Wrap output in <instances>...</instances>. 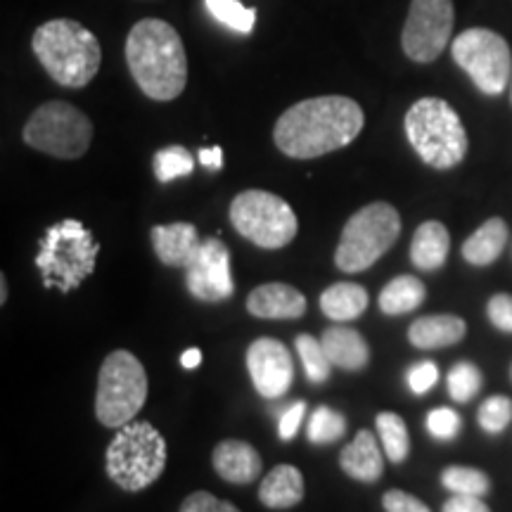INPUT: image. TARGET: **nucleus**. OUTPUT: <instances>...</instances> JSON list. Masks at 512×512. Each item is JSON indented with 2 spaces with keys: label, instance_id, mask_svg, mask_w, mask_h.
Masks as SVG:
<instances>
[{
  "label": "nucleus",
  "instance_id": "aec40b11",
  "mask_svg": "<svg viewBox=\"0 0 512 512\" xmlns=\"http://www.w3.org/2000/svg\"><path fill=\"white\" fill-rule=\"evenodd\" d=\"M325 354L332 361V366L342 370H363L370 361V349L366 337L354 328H328L320 337Z\"/></svg>",
  "mask_w": 512,
  "mask_h": 512
},
{
  "label": "nucleus",
  "instance_id": "cd10ccee",
  "mask_svg": "<svg viewBox=\"0 0 512 512\" xmlns=\"http://www.w3.org/2000/svg\"><path fill=\"white\" fill-rule=\"evenodd\" d=\"M294 347H297V354L302 358L306 377H309L313 384H323L330 380L332 361L328 354H325L323 342H318V339H313L311 335H299Z\"/></svg>",
  "mask_w": 512,
  "mask_h": 512
},
{
  "label": "nucleus",
  "instance_id": "ddd939ff",
  "mask_svg": "<svg viewBox=\"0 0 512 512\" xmlns=\"http://www.w3.org/2000/svg\"><path fill=\"white\" fill-rule=\"evenodd\" d=\"M185 287L195 299L207 304L226 302L233 297L235 283L230 271V252L219 238L202 240L200 252L185 268Z\"/></svg>",
  "mask_w": 512,
  "mask_h": 512
},
{
  "label": "nucleus",
  "instance_id": "f03ea898",
  "mask_svg": "<svg viewBox=\"0 0 512 512\" xmlns=\"http://www.w3.org/2000/svg\"><path fill=\"white\" fill-rule=\"evenodd\" d=\"M126 64L150 100L171 102L185 91L188 57L183 38L164 19L147 17L133 24L126 38Z\"/></svg>",
  "mask_w": 512,
  "mask_h": 512
},
{
  "label": "nucleus",
  "instance_id": "72a5a7b5",
  "mask_svg": "<svg viewBox=\"0 0 512 512\" xmlns=\"http://www.w3.org/2000/svg\"><path fill=\"white\" fill-rule=\"evenodd\" d=\"M427 432L439 441H451L460 432V415L453 408H434L427 415Z\"/></svg>",
  "mask_w": 512,
  "mask_h": 512
},
{
  "label": "nucleus",
  "instance_id": "20e7f679",
  "mask_svg": "<svg viewBox=\"0 0 512 512\" xmlns=\"http://www.w3.org/2000/svg\"><path fill=\"white\" fill-rule=\"evenodd\" d=\"M408 143L432 169L446 171L463 162L467 155V131L458 112L441 98H420L403 119Z\"/></svg>",
  "mask_w": 512,
  "mask_h": 512
},
{
  "label": "nucleus",
  "instance_id": "5701e85b",
  "mask_svg": "<svg viewBox=\"0 0 512 512\" xmlns=\"http://www.w3.org/2000/svg\"><path fill=\"white\" fill-rule=\"evenodd\" d=\"M508 245V223L503 219H489L463 242V259L472 266H491Z\"/></svg>",
  "mask_w": 512,
  "mask_h": 512
},
{
  "label": "nucleus",
  "instance_id": "39448f33",
  "mask_svg": "<svg viewBox=\"0 0 512 512\" xmlns=\"http://www.w3.org/2000/svg\"><path fill=\"white\" fill-rule=\"evenodd\" d=\"M98 252L100 245L81 221L55 223L43 233L36 254L43 285L64 294L76 290L93 273Z\"/></svg>",
  "mask_w": 512,
  "mask_h": 512
},
{
  "label": "nucleus",
  "instance_id": "6e6552de",
  "mask_svg": "<svg viewBox=\"0 0 512 512\" xmlns=\"http://www.w3.org/2000/svg\"><path fill=\"white\" fill-rule=\"evenodd\" d=\"M147 401V373L143 363L131 351H112L102 361L98 375L95 415L105 427H119L133 422Z\"/></svg>",
  "mask_w": 512,
  "mask_h": 512
},
{
  "label": "nucleus",
  "instance_id": "4468645a",
  "mask_svg": "<svg viewBox=\"0 0 512 512\" xmlns=\"http://www.w3.org/2000/svg\"><path fill=\"white\" fill-rule=\"evenodd\" d=\"M247 370L256 392L264 399H283L294 380V363L290 349L273 337H261L249 344Z\"/></svg>",
  "mask_w": 512,
  "mask_h": 512
},
{
  "label": "nucleus",
  "instance_id": "7c9ffc66",
  "mask_svg": "<svg viewBox=\"0 0 512 512\" xmlns=\"http://www.w3.org/2000/svg\"><path fill=\"white\" fill-rule=\"evenodd\" d=\"M446 384H448V394L456 403H467L472 401L479 394L484 384V375L475 363L470 361H460L448 370L446 375Z\"/></svg>",
  "mask_w": 512,
  "mask_h": 512
},
{
  "label": "nucleus",
  "instance_id": "58836bf2",
  "mask_svg": "<svg viewBox=\"0 0 512 512\" xmlns=\"http://www.w3.org/2000/svg\"><path fill=\"white\" fill-rule=\"evenodd\" d=\"M382 508L384 512H432L425 503L420 501V498H415L399 489L387 491V494L382 496Z\"/></svg>",
  "mask_w": 512,
  "mask_h": 512
},
{
  "label": "nucleus",
  "instance_id": "2f4dec72",
  "mask_svg": "<svg viewBox=\"0 0 512 512\" xmlns=\"http://www.w3.org/2000/svg\"><path fill=\"white\" fill-rule=\"evenodd\" d=\"M155 176L159 183H171L176 178L190 176L195 169V157L183 145H169L155 155Z\"/></svg>",
  "mask_w": 512,
  "mask_h": 512
},
{
  "label": "nucleus",
  "instance_id": "1a4fd4ad",
  "mask_svg": "<svg viewBox=\"0 0 512 512\" xmlns=\"http://www.w3.org/2000/svg\"><path fill=\"white\" fill-rule=\"evenodd\" d=\"M24 143L57 159H79L93 143V124L79 107L50 100L31 114L22 133Z\"/></svg>",
  "mask_w": 512,
  "mask_h": 512
},
{
  "label": "nucleus",
  "instance_id": "e433bc0d",
  "mask_svg": "<svg viewBox=\"0 0 512 512\" xmlns=\"http://www.w3.org/2000/svg\"><path fill=\"white\" fill-rule=\"evenodd\" d=\"M486 316L501 332H512V294H494L486 304Z\"/></svg>",
  "mask_w": 512,
  "mask_h": 512
},
{
  "label": "nucleus",
  "instance_id": "f704fd0d",
  "mask_svg": "<svg viewBox=\"0 0 512 512\" xmlns=\"http://www.w3.org/2000/svg\"><path fill=\"white\" fill-rule=\"evenodd\" d=\"M406 380H408V387H411L413 394L422 396V394L432 392L434 384H437V380H439V368H437V363H432V361H420V363H415V366H413L411 370H408Z\"/></svg>",
  "mask_w": 512,
  "mask_h": 512
},
{
  "label": "nucleus",
  "instance_id": "6ab92c4d",
  "mask_svg": "<svg viewBox=\"0 0 512 512\" xmlns=\"http://www.w3.org/2000/svg\"><path fill=\"white\" fill-rule=\"evenodd\" d=\"M467 335L463 318L441 313V316H422L408 328V342L415 349H444L458 344Z\"/></svg>",
  "mask_w": 512,
  "mask_h": 512
},
{
  "label": "nucleus",
  "instance_id": "393cba45",
  "mask_svg": "<svg viewBox=\"0 0 512 512\" xmlns=\"http://www.w3.org/2000/svg\"><path fill=\"white\" fill-rule=\"evenodd\" d=\"M427 290L415 275H399L380 292V311L387 316H403L425 302Z\"/></svg>",
  "mask_w": 512,
  "mask_h": 512
},
{
  "label": "nucleus",
  "instance_id": "a19ab883",
  "mask_svg": "<svg viewBox=\"0 0 512 512\" xmlns=\"http://www.w3.org/2000/svg\"><path fill=\"white\" fill-rule=\"evenodd\" d=\"M200 164L211 171H219L223 166V150L221 147H204L200 150Z\"/></svg>",
  "mask_w": 512,
  "mask_h": 512
},
{
  "label": "nucleus",
  "instance_id": "ea45409f",
  "mask_svg": "<svg viewBox=\"0 0 512 512\" xmlns=\"http://www.w3.org/2000/svg\"><path fill=\"white\" fill-rule=\"evenodd\" d=\"M441 512H491V510H489V505L482 501V498L453 494L444 503V508H441Z\"/></svg>",
  "mask_w": 512,
  "mask_h": 512
},
{
  "label": "nucleus",
  "instance_id": "f8f14e48",
  "mask_svg": "<svg viewBox=\"0 0 512 512\" xmlns=\"http://www.w3.org/2000/svg\"><path fill=\"white\" fill-rule=\"evenodd\" d=\"M453 0H411L401 31V48L408 60L430 64L439 60L453 34Z\"/></svg>",
  "mask_w": 512,
  "mask_h": 512
},
{
  "label": "nucleus",
  "instance_id": "bb28decb",
  "mask_svg": "<svg viewBox=\"0 0 512 512\" xmlns=\"http://www.w3.org/2000/svg\"><path fill=\"white\" fill-rule=\"evenodd\" d=\"M441 484L446 486L451 494L460 496H477L484 498L491 491V479L486 472L475 470V467L451 465L441 472Z\"/></svg>",
  "mask_w": 512,
  "mask_h": 512
},
{
  "label": "nucleus",
  "instance_id": "a18cd8bd",
  "mask_svg": "<svg viewBox=\"0 0 512 512\" xmlns=\"http://www.w3.org/2000/svg\"><path fill=\"white\" fill-rule=\"evenodd\" d=\"M510 377H512V368H510Z\"/></svg>",
  "mask_w": 512,
  "mask_h": 512
},
{
  "label": "nucleus",
  "instance_id": "412c9836",
  "mask_svg": "<svg viewBox=\"0 0 512 512\" xmlns=\"http://www.w3.org/2000/svg\"><path fill=\"white\" fill-rule=\"evenodd\" d=\"M304 477L294 465H278L259 486V501L271 510H287L302 503Z\"/></svg>",
  "mask_w": 512,
  "mask_h": 512
},
{
  "label": "nucleus",
  "instance_id": "9b49d317",
  "mask_svg": "<svg viewBox=\"0 0 512 512\" xmlns=\"http://www.w3.org/2000/svg\"><path fill=\"white\" fill-rule=\"evenodd\" d=\"M453 60L484 95H501L512 81L508 41L491 29H467L451 46Z\"/></svg>",
  "mask_w": 512,
  "mask_h": 512
},
{
  "label": "nucleus",
  "instance_id": "0eeeda50",
  "mask_svg": "<svg viewBox=\"0 0 512 512\" xmlns=\"http://www.w3.org/2000/svg\"><path fill=\"white\" fill-rule=\"evenodd\" d=\"M401 235V216L389 202H373L358 209L339 238L335 264L344 273L368 271L375 261L396 245Z\"/></svg>",
  "mask_w": 512,
  "mask_h": 512
},
{
  "label": "nucleus",
  "instance_id": "a878e982",
  "mask_svg": "<svg viewBox=\"0 0 512 512\" xmlns=\"http://www.w3.org/2000/svg\"><path fill=\"white\" fill-rule=\"evenodd\" d=\"M377 437H380L382 451L392 463H403L411 453V434H408L406 422L396 413H380L375 418Z\"/></svg>",
  "mask_w": 512,
  "mask_h": 512
},
{
  "label": "nucleus",
  "instance_id": "37998d69",
  "mask_svg": "<svg viewBox=\"0 0 512 512\" xmlns=\"http://www.w3.org/2000/svg\"><path fill=\"white\" fill-rule=\"evenodd\" d=\"M8 302V280H5V275L0 278V304Z\"/></svg>",
  "mask_w": 512,
  "mask_h": 512
},
{
  "label": "nucleus",
  "instance_id": "c03bdc74",
  "mask_svg": "<svg viewBox=\"0 0 512 512\" xmlns=\"http://www.w3.org/2000/svg\"><path fill=\"white\" fill-rule=\"evenodd\" d=\"M510 102H512V81H510Z\"/></svg>",
  "mask_w": 512,
  "mask_h": 512
},
{
  "label": "nucleus",
  "instance_id": "c85d7f7f",
  "mask_svg": "<svg viewBox=\"0 0 512 512\" xmlns=\"http://www.w3.org/2000/svg\"><path fill=\"white\" fill-rule=\"evenodd\" d=\"M306 434H309L313 444H335V441H339L347 434V420H344V415L335 411V408L318 406L316 411L311 413Z\"/></svg>",
  "mask_w": 512,
  "mask_h": 512
},
{
  "label": "nucleus",
  "instance_id": "7ed1b4c3",
  "mask_svg": "<svg viewBox=\"0 0 512 512\" xmlns=\"http://www.w3.org/2000/svg\"><path fill=\"white\" fill-rule=\"evenodd\" d=\"M31 48L50 79L64 88L88 86L100 72L102 48L76 19H50L34 31Z\"/></svg>",
  "mask_w": 512,
  "mask_h": 512
},
{
  "label": "nucleus",
  "instance_id": "2eb2a0df",
  "mask_svg": "<svg viewBox=\"0 0 512 512\" xmlns=\"http://www.w3.org/2000/svg\"><path fill=\"white\" fill-rule=\"evenodd\" d=\"M247 311L264 320H294L306 313V297L292 285L268 283L249 294Z\"/></svg>",
  "mask_w": 512,
  "mask_h": 512
},
{
  "label": "nucleus",
  "instance_id": "79ce46f5",
  "mask_svg": "<svg viewBox=\"0 0 512 512\" xmlns=\"http://www.w3.org/2000/svg\"><path fill=\"white\" fill-rule=\"evenodd\" d=\"M202 363V351L200 349H188V351H183V356H181V366L183 368H188V370H192V368H197Z\"/></svg>",
  "mask_w": 512,
  "mask_h": 512
},
{
  "label": "nucleus",
  "instance_id": "423d86ee",
  "mask_svg": "<svg viewBox=\"0 0 512 512\" xmlns=\"http://www.w3.org/2000/svg\"><path fill=\"white\" fill-rule=\"evenodd\" d=\"M107 475L119 489L143 491L162 477L166 467V441L152 422H128L119 427L105 456Z\"/></svg>",
  "mask_w": 512,
  "mask_h": 512
},
{
  "label": "nucleus",
  "instance_id": "a211bd4d",
  "mask_svg": "<svg viewBox=\"0 0 512 512\" xmlns=\"http://www.w3.org/2000/svg\"><path fill=\"white\" fill-rule=\"evenodd\" d=\"M339 465L351 479L363 484H373L384 472V451L380 439L373 432L361 430L351 444H347L339 453Z\"/></svg>",
  "mask_w": 512,
  "mask_h": 512
},
{
  "label": "nucleus",
  "instance_id": "c9c22d12",
  "mask_svg": "<svg viewBox=\"0 0 512 512\" xmlns=\"http://www.w3.org/2000/svg\"><path fill=\"white\" fill-rule=\"evenodd\" d=\"M178 512H240L233 503L221 501L209 491H195L181 503V510Z\"/></svg>",
  "mask_w": 512,
  "mask_h": 512
},
{
  "label": "nucleus",
  "instance_id": "b1692460",
  "mask_svg": "<svg viewBox=\"0 0 512 512\" xmlns=\"http://www.w3.org/2000/svg\"><path fill=\"white\" fill-rule=\"evenodd\" d=\"M368 309V292L356 283H335L320 294V311L335 323H349Z\"/></svg>",
  "mask_w": 512,
  "mask_h": 512
},
{
  "label": "nucleus",
  "instance_id": "f257e3e1",
  "mask_svg": "<svg viewBox=\"0 0 512 512\" xmlns=\"http://www.w3.org/2000/svg\"><path fill=\"white\" fill-rule=\"evenodd\" d=\"M366 114L344 95H320L292 105L275 121L273 140L292 159H316L347 147L358 138Z\"/></svg>",
  "mask_w": 512,
  "mask_h": 512
},
{
  "label": "nucleus",
  "instance_id": "9d476101",
  "mask_svg": "<svg viewBox=\"0 0 512 512\" xmlns=\"http://www.w3.org/2000/svg\"><path fill=\"white\" fill-rule=\"evenodd\" d=\"M230 223L242 238L261 249H283L297 238L299 221L283 197L245 190L230 202Z\"/></svg>",
  "mask_w": 512,
  "mask_h": 512
},
{
  "label": "nucleus",
  "instance_id": "4c0bfd02",
  "mask_svg": "<svg viewBox=\"0 0 512 512\" xmlns=\"http://www.w3.org/2000/svg\"><path fill=\"white\" fill-rule=\"evenodd\" d=\"M304 415H306V401H294L290 406L285 408L283 413H280V420H278V434L283 441H290L297 437L299 427H302L304 422Z\"/></svg>",
  "mask_w": 512,
  "mask_h": 512
},
{
  "label": "nucleus",
  "instance_id": "dca6fc26",
  "mask_svg": "<svg viewBox=\"0 0 512 512\" xmlns=\"http://www.w3.org/2000/svg\"><path fill=\"white\" fill-rule=\"evenodd\" d=\"M152 249L164 266L188 268L195 254L200 252L202 238L192 223H171V226H155L150 230Z\"/></svg>",
  "mask_w": 512,
  "mask_h": 512
},
{
  "label": "nucleus",
  "instance_id": "c756f323",
  "mask_svg": "<svg viewBox=\"0 0 512 512\" xmlns=\"http://www.w3.org/2000/svg\"><path fill=\"white\" fill-rule=\"evenodd\" d=\"M209 15L226 24L228 29L238 31V34H252L256 24V10L242 5L240 0H204Z\"/></svg>",
  "mask_w": 512,
  "mask_h": 512
},
{
  "label": "nucleus",
  "instance_id": "473e14b6",
  "mask_svg": "<svg viewBox=\"0 0 512 512\" xmlns=\"http://www.w3.org/2000/svg\"><path fill=\"white\" fill-rule=\"evenodd\" d=\"M477 420L486 434H501L512 422V399H508V396H491L479 406Z\"/></svg>",
  "mask_w": 512,
  "mask_h": 512
},
{
  "label": "nucleus",
  "instance_id": "f3484780",
  "mask_svg": "<svg viewBox=\"0 0 512 512\" xmlns=\"http://www.w3.org/2000/svg\"><path fill=\"white\" fill-rule=\"evenodd\" d=\"M216 475L226 479L228 484H249L261 475V456L252 444L240 439H226L214 448Z\"/></svg>",
  "mask_w": 512,
  "mask_h": 512
},
{
  "label": "nucleus",
  "instance_id": "4be33fe9",
  "mask_svg": "<svg viewBox=\"0 0 512 512\" xmlns=\"http://www.w3.org/2000/svg\"><path fill=\"white\" fill-rule=\"evenodd\" d=\"M451 252V235L444 223L425 221L411 242V261L418 271H439Z\"/></svg>",
  "mask_w": 512,
  "mask_h": 512
}]
</instances>
